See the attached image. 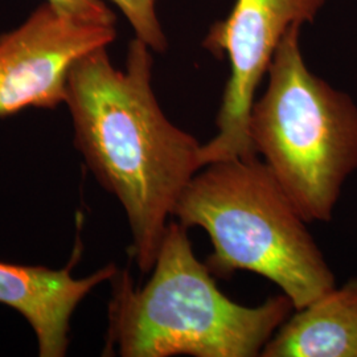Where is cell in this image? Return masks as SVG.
<instances>
[{
	"label": "cell",
	"instance_id": "8992f818",
	"mask_svg": "<svg viewBox=\"0 0 357 357\" xmlns=\"http://www.w3.org/2000/svg\"><path fill=\"white\" fill-rule=\"evenodd\" d=\"M115 38L114 26L85 23L43 3L22 26L0 35V118L66 102L73 65Z\"/></svg>",
	"mask_w": 357,
	"mask_h": 357
},
{
	"label": "cell",
	"instance_id": "ba28073f",
	"mask_svg": "<svg viewBox=\"0 0 357 357\" xmlns=\"http://www.w3.org/2000/svg\"><path fill=\"white\" fill-rule=\"evenodd\" d=\"M296 311L261 356L357 357V278Z\"/></svg>",
	"mask_w": 357,
	"mask_h": 357
},
{
	"label": "cell",
	"instance_id": "30bf717a",
	"mask_svg": "<svg viewBox=\"0 0 357 357\" xmlns=\"http://www.w3.org/2000/svg\"><path fill=\"white\" fill-rule=\"evenodd\" d=\"M61 11L69 13L81 22L114 26L115 15L101 0H47Z\"/></svg>",
	"mask_w": 357,
	"mask_h": 357
},
{
	"label": "cell",
	"instance_id": "52a82bcc",
	"mask_svg": "<svg viewBox=\"0 0 357 357\" xmlns=\"http://www.w3.org/2000/svg\"><path fill=\"white\" fill-rule=\"evenodd\" d=\"M70 271L72 264L52 270L0 261V303L11 307L29 323L41 357L65 356L77 306L96 286L110 281L118 268L107 265L85 278H75Z\"/></svg>",
	"mask_w": 357,
	"mask_h": 357
},
{
	"label": "cell",
	"instance_id": "9c48e42d",
	"mask_svg": "<svg viewBox=\"0 0 357 357\" xmlns=\"http://www.w3.org/2000/svg\"><path fill=\"white\" fill-rule=\"evenodd\" d=\"M126 16L137 38L153 51L165 52L167 38L155 13V0H110Z\"/></svg>",
	"mask_w": 357,
	"mask_h": 357
},
{
	"label": "cell",
	"instance_id": "6da1fadb",
	"mask_svg": "<svg viewBox=\"0 0 357 357\" xmlns=\"http://www.w3.org/2000/svg\"><path fill=\"white\" fill-rule=\"evenodd\" d=\"M107 47L81 57L68 77L66 105L75 146L94 178L122 204L132 257L153 270L168 217L192 178L204 168L202 146L172 125L153 94V54L139 38L128 45L125 70Z\"/></svg>",
	"mask_w": 357,
	"mask_h": 357
},
{
	"label": "cell",
	"instance_id": "3957f363",
	"mask_svg": "<svg viewBox=\"0 0 357 357\" xmlns=\"http://www.w3.org/2000/svg\"><path fill=\"white\" fill-rule=\"evenodd\" d=\"M204 168L188 183L172 216L187 229L208 233L212 274L257 273L278 284L295 310L336 287L305 218L265 162L234 158Z\"/></svg>",
	"mask_w": 357,
	"mask_h": 357
},
{
	"label": "cell",
	"instance_id": "7a4b0ae2",
	"mask_svg": "<svg viewBox=\"0 0 357 357\" xmlns=\"http://www.w3.org/2000/svg\"><path fill=\"white\" fill-rule=\"evenodd\" d=\"M110 281L103 355L261 356L294 308L284 294L257 307L230 301L196 258L187 228L175 221L167 225L146 286L135 289L128 270H118Z\"/></svg>",
	"mask_w": 357,
	"mask_h": 357
},
{
	"label": "cell",
	"instance_id": "277c9868",
	"mask_svg": "<svg viewBox=\"0 0 357 357\" xmlns=\"http://www.w3.org/2000/svg\"><path fill=\"white\" fill-rule=\"evenodd\" d=\"M299 24L282 38L265 94L253 103L249 135L306 222L330 221L357 169V106L307 68Z\"/></svg>",
	"mask_w": 357,
	"mask_h": 357
},
{
	"label": "cell",
	"instance_id": "5b68a950",
	"mask_svg": "<svg viewBox=\"0 0 357 357\" xmlns=\"http://www.w3.org/2000/svg\"><path fill=\"white\" fill-rule=\"evenodd\" d=\"M323 3L324 0H236L229 15L212 26L203 47L217 57H228L230 76L217 115L218 131L213 139L202 146L203 166L258 156L249 135L255 90L290 26L312 22Z\"/></svg>",
	"mask_w": 357,
	"mask_h": 357
}]
</instances>
